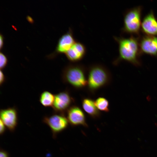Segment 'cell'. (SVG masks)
I'll return each instance as SVG.
<instances>
[{"label": "cell", "mask_w": 157, "mask_h": 157, "mask_svg": "<svg viewBox=\"0 0 157 157\" xmlns=\"http://www.w3.org/2000/svg\"><path fill=\"white\" fill-rule=\"evenodd\" d=\"M114 38L119 45V55L114 61V65H117L124 60L135 66H140L138 57L141 53L138 39L133 36L129 38L114 37Z\"/></svg>", "instance_id": "6da1fadb"}, {"label": "cell", "mask_w": 157, "mask_h": 157, "mask_svg": "<svg viewBox=\"0 0 157 157\" xmlns=\"http://www.w3.org/2000/svg\"><path fill=\"white\" fill-rule=\"evenodd\" d=\"M88 88L91 93L106 86L111 81V75L105 66L99 64L91 65L88 69Z\"/></svg>", "instance_id": "7a4b0ae2"}, {"label": "cell", "mask_w": 157, "mask_h": 157, "mask_svg": "<svg viewBox=\"0 0 157 157\" xmlns=\"http://www.w3.org/2000/svg\"><path fill=\"white\" fill-rule=\"evenodd\" d=\"M86 70L85 67L81 64H69L63 70V81L75 88H83L87 85Z\"/></svg>", "instance_id": "3957f363"}, {"label": "cell", "mask_w": 157, "mask_h": 157, "mask_svg": "<svg viewBox=\"0 0 157 157\" xmlns=\"http://www.w3.org/2000/svg\"><path fill=\"white\" fill-rule=\"evenodd\" d=\"M142 7H134L128 10L124 15L123 27L124 32L138 34L141 28Z\"/></svg>", "instance_id": "277c9868"}, {"label": "cell", "mask_w": 157, "mask_h": 157, "mask_svg": "<svg viewBox=\"0 0 157 157\" xmlns=\"http://www.w3.org/2000/svg\"><path fill=\"white\" fill-rule=\"evenodd\" d=\"M42 121L50 128L53 137L67 128L69 122L64 114L58 113L45 116Z\"/></svg>", "instance_id": "5b68a950"}, {"label": "cell", "mask_w": 157, "mask_h": 157, "mask_svg": "<svg viewBox=\"0 0 157 157\" xmlns=\"http://www.w3.org/2000/svg\"><path fill=\"white\" fill-rule=\"evenodd\" d=\"M74 102L69 92L67 90L64 91L55 95L52 108L55 113L64 114Z\"/></svg>", "instance_id": "8992f818"}, {"label": "cell", "mask_w": 157, "mask_h": 157, "mask_svg": "<svg viewBox=\"0 0 157 157\" xmlns=\"http://www.w3.org/2000/svg\"><path fill=\"white\" fill-rule=\"evenodd\" d=\"M0 119L6 127L11 131H14L18 124V113L15 107L1 109Z\"/></svg>", "instance_id": "52a82bcc"}, {"label": "cell", "mask_w": 157, "mask_h": 157, "mask_svg": "<svg viewBox=\"0 0 157 157\" xmlns=\"http://www.w3.org/2000/svg\"><path fill=\"white\" fill-rule=\"evenodd\" d=\"M139 46L141 53L157 56V36H143L140 40Z\"/></svg>", "instance_id": "ba28073f"}, {"label": "cell", "mask_w": 157, "mask_h": 157, "mask_svg": "<svg viewBox=\"0 0 157 157\" xmlns=\"http://www.w3.org/2000/svg\"><path fill=\"white\" fill-rule=\"evenodd\" d=\"M67 119L73 126H87L85 115L82 109L76 105H72L67 111Z\"/></svg>", "instance_id": "9c48e42d"}, {"label": "cell", "mask_w": 157, "mask_h": 157, "mask_svg": "<svg viewBox=\"0 0 157 157\" xmlns=\"http://www.w3.org/2000/svg\"><path fill=\"white\" fill-rule=\"evenodd\" d=\"M141 28L146 35L157 36V19L151 10L143 18Z\"/></svg>", "instance_id": "30bf717a"}, {"label": "cell", "mask_w": 157, "mask_h": 157, "mask_svg": "<svg viewBox=\"0 0 157 157\" xmlns=\"http://www.w3.org/2000/svg\"><path fill=\"white\" fill-rule=\"evenodd\" d=\"M86 52V49L85 45L81 42L76 41L65 54L70 61L76 63L84 58Z\"/></svg>", "instance_id": "8fae6325"}, {"label": "cell", "mask_w": 157, "mask_h": 157, "mask_svg": "<svg viewBox=\"0 0 157 157\" xmlns=\"http://www.w3.org/2000/svg\"><path fill=\"white\" fill-rule=\"evenodd\" d=\"M76 41L73 31L70 28L68 31L59 39L56 47L57 51L60 53H65Z\"/></svg>", "instance_id": "7c38bea8"}, {"label": "cell", "mask_w": 157, "mask_h": 157, "mask_svg": "<svg viewBox=\"0 0 157 157\" xmlns=\"http://www.w3.org/2000/svg\"><path fill=\"white\" fill-rule=\"evenodd\" d=\"M82 107L84 111L93 118L99 117L100 112L96 107L94 101L89 98H84L82 101Z\"/></svg>", "instance_id": "4fadbf2b"}, {"label": "cell", "mask_w": 157, "mask_h": 157, "mask_svg": "<svg viewBox=\"0 0 157 157\" xmlns=\"http://www.w3.org/2000/svg\"><path fill=\"white\" fill-rule=\"evenodd\" d=\"M54 98L55 95L49 91H45L41 94L39 98V101L41 104L44 107H52Z\"/></svg>", "instance_id": "5bb4252c"}, {"label": "cell", "mask_w": 157, "mask_h": 157, "mask_svg": "<svg viewBox=\"0 0 157 157\" xmlns=\"http://www.w3.org/2000/svg\"><path fill=\"white\" fill-rule=\"evenodd\" d=\"M94 103L99 110L105 112H109V103L108 101L105 98L99 97L94 101Z\"/></svg>", "instance_id": "9a60e30c"}, {"label": "cell", "mask_w": 157, "mask_h": 157, "mask_svg": "<svg viewBox=\"0 0 157 157\" xmlns=\"http://www.w3.org/2000/svg\"><path fill=\"white\" fill-rule=\"evenodd\" d=\"M7 59L6 56L3 53L0 54V67L1 70L3 69L7 63Z\"/></svg>", "instance_id": "2e32d148"}, {"label": "cell", "mask_w": 157, "mask_h": 157, "mask_svg": "<svg viewBox=\"0 0 157 157\" xmlns=\"http://www.w3.org/2000/svg\"><path fill=\"white\" fill-rule=\"evenodd\" d=\"M6 80V77L3 72L1 70L0 72V85L1 86L4 83Z\"/></svg>", "instance_id": "e0dca14e"}, {"label": "cell", "mask_w": 157, "mask_h": 157, "mask_svg": "<svg viewBox=\"0 0 157 157\" xmlns=\"http://www.w3.org/2000/svg\"><path fill=\"white\" fill-rule=\"evenodd\" d=\"M6 126L0 119V135L3 134L6 130Z\"/></svg>", "instance_id": "ac0fdd59"}, {"label": "cell", "mask_w": 157, "mask_h": 157, "mask_svg": "<svg viewBox=\"0 0 157 157\" xmlns=\"http://www.w3.org/2000/svg\"><path fill=\"white\" fill-rule=\"evenodd\" d=\"M0 157H9V156L8 153L6 151L3 150H1Z\"/></svg>", "instance_id": "d6986e66"}, {"label": "cell", "mask_w": 157, "mask_h": 157, "mask_svg": "<svg viewBox=\"0 0 157 157\" xmlns=\"http://www.w3.org/2000/svg\"><path fill=\"white\" fill-rule=\"evenodd\" d=\"M3 38L1 35H0V47L1 48L3 44Z\"/></svg>", "instance_id": "ffe728a7"}]
</instances>
